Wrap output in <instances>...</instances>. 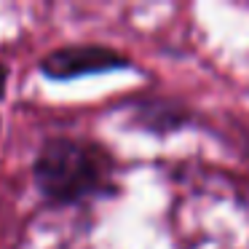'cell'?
<instances>
[{"label":"cell","instance_id":"obj_1","mask_svg":"<svg viewBox=\"0 0 249 249\" xmlns=\"http://www.w3.org/2000/svg\"><path fill=\"white\" fill-rule=\"evenodd\" d=\"M113 177V158L94 142L51 140L35 161V185L54 204H75L105 193Z\"/></svg>","mask_w":249,"mask_h":249},{"label":"cell","instance_id":"obj_2","mask_svg":"<svg viewBox=\"0 0 249 249\" xmlns=\"http://www.w3.org/2000/svg\"><path fill=\"white\" fill-rule=\"evenodd\" d=\"M124 67H129V59L124 54L97 43L65 46V49L51 51L40 62L43 75H49L51 81H72V78H81V75H97V72L124 70Z\"/></svg>","mask_w":249,"mask_h":249},{"label":"cell","instance_id":"obj_3","mask_svg":"<svg viewBox=\"0 0 249 249\" xmlns=\"http://www.w3.org/2000/svg\"><path fill=\"white\" fill-rule=\"evenodd\" d=\"M6 81H8V70L3 65H0V97L6 94Z\"/></svg>","mask_w":249,"mask_h":249}]
</instances>
